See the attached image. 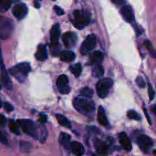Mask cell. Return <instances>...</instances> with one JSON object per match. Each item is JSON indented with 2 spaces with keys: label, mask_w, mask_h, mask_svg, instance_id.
I'll return each mask as SVG.
<instances>
[{
  "label": "cell",
  "mask_w": 156,
  "mask_h": 156,
  "mask_svg": "<svg viewBox=\"0 0 156 156\" xmlns=\"http://www.w3.org/2000/svg\"><path fill=\"white\" fill-rule=\"evenodd\" d=\"M73 106L76 111L88 117L93 115L95 110L94 102L85 97L76 98L73 101Z\"/></svg>",
  "instance_id": "obj_1"
},
{
  "label": "cell",
  "mask_w": 156,
  "mask_h": 156,
  "mask_svg": "<svg viewBox=\"0 0 156 156\" xmlns=\"http://www.w3.org/2000/svg\"><path fill=\"white\" fill-rule=\"evenodd\" d=\"M30 72V66L28 62H21L18 65L12 67L9 69V73L15 78L19 82H24L27 79L29 73Z\"/></svg>",
  "instance_id": "obj_2"
},
{
  "label": "cell",
  "mask_w": 156,
  "mask_h": 156,
  "mask_svg": "<svg viewBox=\"0 0 156 156\" xmlns=\"http://www.w3.org/2000/svg\"><path fill=\"white\" fill-rule=\"evenodd\" d=\"M91 20V14L85 10H75L73 12V18L72 19L75 27L82 30L86 27Z\"/></svg>",
  "instance_id": "obj_3"
},
{
  "label": "cell",
  "mask_w": 156,
  "mask_h": 156,
  "mask_svg": "<svg viewBox=\"0 0 156 156\" xmlns=\"http://www.w3.org/2000/svg\"><path fill=\"white\" fill-rule=\"evenodd\" d=\"M18 124L22 129L24 133L30 136L34 139L38 138V130L36 124L32 120L27 119L18 120Z\"/></svg>",
  "instance_id": "obj_4"
},
{
  "label": "cell",
  "mask_w": 156,
  "mask_h": 156,
  "mask_svg": "<svg viewBox=\"0 0 156 156\" xmlns=\"http://www.w3.org/2000/svg\"><path fill=\"white\" fill-rule=\"evenodd\" d=\"M113 85V80L108 78H105L98 82L96 85V89H97V94L99 98H105L108 96L109 93L110 88Z\"/></svg>",
  "instance_id": "obj_5"
},
{
  "label": "cell",
  "mask_w": 156,
  "mask_h": 156,
  "mask_svg": "<svg viewBox=\"0 0 156 156\" xmlns=\"http://www.w3.org/2000/svg\"><path fill=\"white\" fill-rule=\"evenodd\" d=\"M96 37L94 34H89L86 38L83 44H82L80 51L82 54L85 55L88 54L89 52L94 50V48L96 46Z\"/></svg>",
  "instance_id": "obj_6"
},
{
  "label": "cell",
  "mask_w": 156,
  "mask_h": 156,
  "mask_svg": "<svg viewBox=\"0 0 156 156\" xmlns=\"http://www.w3.org/2000/svg\"><path fill=\"white\" fill-rule=\"evenodd\" d=\"M0 70H1L0 80H1L2 84L8 90H11L12 88V84L10 79H9V74H8L7 71H6L5 66L4 63H3L2 58L1 55H0Z\"/></svg>",
  "instance_id": "obj_7"
},
{
  "label": "cell",
  "mask_w": 156,
  "mask_h": 156,
  "mask_svg": "<svg viewBox=\"0 0 156 156\" xmlns=\"http://www.w3.org/2000/svg\"><path fill=\"white\" fill-rule=\"evenodd\" d=\"M137 144L143 152H148L152 148L153 143L148 136L140 135L137 138Z\"/></svg>",
  "instance_id": "obj_8"
},
{
  "label": "cell",
  "mask_w": 156,
  "mask_h": 156,
  "mask_svg": "<svg viewBox=\"0 0 156 156\" xmlns=\"http://www.w3.org/2000/svg\"><path fill=\"white\" fill-rule=\"evenodd\" d=\"M62 42L67 48H73L77 43V35L75 32H66L62 37Z\"/></svg>",
  "instance_id": "obj_9"
},
{
  "label": "cell",
  "mask_w": 156,
  "mask_h": 156,
  "mask_svg": "<svg viewBox=\"0 0 156 156\" xmlns=\"http://www.w3.org/2000/svg\"><path fill=\"white\" fill-rule=\"evenodd\" d=\"M27 7L24 3H18L14 6L12 13L17 19L21 20L27 15Z\"/></svg>",
  "instance_id": "obj_10"
},
{
  "label": "cell",
  "mask_w": 156,
  "mask_h": 156,
  "mask_svg": "<svg viewBox=\"0 0 156 156\" xmlns=\"http://www.w3.org/2000/svg\"><path fill=\"white\" fill-rule=\"evenodd\" d=\"M12 30V22L9 20L5 19V21H2L0 24V37L7 38L11 34V31Z\"/></svg>",
  "instance_id": "obj_11"
},
{
  "label": "cell",
  "mask_w": 156,
  "mask_h": 156,
  "mask_svg": "<svg viewBox=\"0 0 156 156\" xmlns=\"http://www.w3.org/2000/svg\"><path fill=\"white\" fill-rule=\"evenodd\" d=\"M120 13H121L122 17L123 19L129 23L133 22L135 20V15H134L133 10L132 7L129 5H124L121 8L120 10Z\"/></svg>",
  "instance_id": "obj_12"
},
{
  "label": "cell",
  "mask_w": 156,
  "mask_h": 156,
  "mask_svg": "<svg viewBox=\"0 0 156 156\" xmlns=\"http://www.w3.org/2000/svg\"><path fill=\"white\" fill-rule=\"evenodd\" d=\"M119 141H120V145H121L123 149H125L127 152H129L130 150H132V143H131L129 138L127 136V135L125 133H121L119 135Z\"/></svg>",
  "instance_id": "obj_13"
},
{
  "label": "cell",
  "mask_w": 156,
  "mask_h": 156,
  "mask_svg": "<svg viewBox=\"0 0 156 156\" xmlns=\"http://www.w3.org/2000/svg\"><path fill=\"white\" fill-rule=\"evenodd\" d=\"M70 149L72 152L76 156H82L85 153V148L83 145L77 141L72 142L70 143Z\"/></svg>",
  "instance_id": "obj_14"
},
{
  "label": "cell",
  "mask_w": 156,
  "mask_h": 156,
  "mask_svg": "<svg viewBox=\"0 0 156 156\" xmlns=\"http://www.w3.org/2000/svg\"><path fill=\"white\" fill-rule=\"evenodd\" d=\"M60 37V28L59 24H55L53 25L50 31V41L51 44H57L59 38Z\"/></svg>",
  "instance_id": "obj_15"
},
{
  "label": "cell",
  "mask_w": 156,
  "mask_h": 156,
  "mask_svg": "<svg viewBox=\"0 0 156 156\" xmlns=\"http://www.w3.org/2000/svg\"><path fill=\"white\" fill-rule=\"evenodd\" d=\"M94 147L96 151L100 155H107L108 153V146L104 142L99 140H96L94 141Z\"/></svg>",
  "instance_id": "obj_16"
},
{
  "label": "cell",
  "mask_w": 156,
  "mask_h": 156,
  "mask_svg": "<svg viewBox=\"0 0 156 156\" xmlns=\"http://www.w3.org/2000/svg\"><path fill=\"white\" fill-rule=\"evenodd\" d=\"M37 59L39 61H44L47 59V51L46 46L44 44H40L37 47V50L35 54Z\"/></svg>",
  "instance_id": "obj_17"
},
{
  "label": "cell",
  "mask_w": 156,
  "mask_h": 156,
  "mask_svg": "<svg viewBox=\"0 0 156 156\" xmlns=\"http://www.w3.org/2000/svg\"><path fill=\"white\" fill-rule=\"evenodd\" d=\"M98 120L99 123L104 126H108L109 125L108 118L105 114V109L102 106H100L98 109Z\"/></svg>",
  "instance_id": "obj_18"
},
{
  "label": "cell",
  "mask_w": 156,
  "mask_h": 156,
  "mask_svg": "<svg viewBox=\"0 0 156 156\" xmlns=\"http://www.w3.org/2000/svg\"><path fill=\"white\" fill-rule=\"evenodd\" d=\"M59 142L65 149H70L71 136L66 133H61L59 137Z\"/></svg>",
  "instance_id": "obj_19"
},
{
  "label": "cell",
  "mask_w": 156,
  "mask_h": 156,
  "mask_svg": "<svg viewBox=\"0 0 156 156\" xmlns=\"http://www.w3.org/2000/svg\"><path fill=\"white\" fill-rule=\"evenodd\" d=\"M104 59V54L101 51H95L91 56V62L90 63L92 65H99L102 62Z\"/></svg>",
  "instance_id": "obj_20"
},
{
  "label": "cell",
  "mask_w": 156,
  "mask_h": 156,
  "mask_svg": "<svg viewBox=\"0 0 156 156\" xmlns=\"http://www.w3.org/2000/svg\"><path fill=\"white\" fill-rule=\"evenodd\" d=\"M59 56H60L61 60L63 61V62H69L74 60L75 58H76V54L73 51L66 50V51L61 52L60 54H59Z\"/></svg>",
  "instance_id": "obj_21"
},
{
  "label": "cell",
  "mask_w": 156,
  "mask_h": 156,
  "mask_svg": "<svg viewBox=\"0 0 156 156\" xmlns=\"http://www.w3.org/2000/svg\"><path fill=\"white\" fill-rule=\"evenodd\" d=\"M56 120H57L58 123H59L61 126H64V127L68 128V129H70V128L72 127L71 123H70V122L69 121L68 119H67L65 116L62 115V114H57L56 115Z\"/></svg>",
  "instance_id": "obj_22"
},
{
  "label": "cell",
  "mask_w": 156,
  "mask_h": 156,
  "mask_svg": "<svg viewBox=\"0 0 156 156\" xmlns=\"http://www.w3.org/2000/svg\"><path fill=\"white\" fill-rule=\"evenodd\" d=\"M69 83V79L67 76L66 75H61L58 77L57 80H56V86H57L58 89L63 88V87L67 86Z\"/></svg>",
  "instance_id": "obj_23"
},
{
  "label": "cell",
  "mask_w": 156,
  "mask_h": 156,
  "mask_svg": "<svg viewBox=\"0 0 156 156\" xmlns=\"http://www.w3.org/2000/svg\"><path fill=\"white\" fill-rule=\"evenodd\" d=\"M12 4V0H0V12H6Z\"/></svg>",
  "instance_id": "obj_24"
},
{
  "label": "cell",
  "mask_w": 156,
  "mask_h": 156,
  "mask_svg": "<svg viewBox=\"0 0 156 156\" xmlns=\"http://www.w3.org/2000/svg\"><path fill=\"white\" fill-rule=\"evenodd\" d=\"M104 73H105V70H104V68L102 66H101L100 64L99 65H95V67L93 69V76L94 77H101V76H104Z\"/></svg>",
  "instance_id": "obj_25"
},
{
  "label": "cell",
  "mask_w": 156,
  "mask_h": 156,
  "mask_svg": "<svg viewBox=\"0 0 156 156\" xmlns=\"http://www.w3.org/2000/svg\"><path fill=\"white\" fill-rule=\"evenodd\" d=\"M82 66H81L80 63L75 64L74 66H70V70H71L72 73L76 77H79V76L82 73Z\"/></svg>",
  "instance_id": "obj_26"
},
{
  "label": "cell",
  "mask_w": 156,
  "mask_h": 156,
  "mask_svg": "<svg viewBox=\"0 0 156 156\" xmlns=\"http://www.w3.org/2000/svg\"><path fill=\"white\" fill-rule=\"evenodd\" d=\"M80 94L83 97L87 98H92L94 91L91 88H88V87H85L80 90Z\"/></svg>",
  "instance_id": "obj_27"
},
{
  "label": "cell",
  "mask_w": 156,
  "mask_h": 156,
  "mask_svg": "<svg viewBox=\"0 0 156 156\" xmlns=\"http://www.w3.org/2000/svg\"><path fill=\"white\" fill-rule=\"evenodd\" d=\"M9 126L10 130L12 131L13 133L16 134V135H19L20 132H19V129H18V123L15 122L13 120H10L9 123Z\"/></svg>",
  "instance_id": "obj_28"
},
{
  "label": "cell",
  "mask_w": 156,
  "mask_h": 156,
  "mask_svg": "<svg viewBox=\"0 0 156 156\" xmlns=\"http://www.w3.org/2000/svg\"><path fill=\"white\" fill-rule=\"evenodd\" d=\"M127 117H129L131 120H141L142 117L136 111H133V110H130L127 112Z\"/></svg>",
  "instance_id": "obj_29"
},
{
  "label": "cell",
  "mask_w": 156,
  "mask_h": 156,
  "mask_svg": "<svg viewBox=\"0 0 156 156\" xmlns=\"http://www.w3.org/2000/svg\"><path fill=\"white\" fill-rule=\"evenodd\" d=\"M145 46L146 47V48L149 50V51L151 53H152V55H153V56L155 57V50H154V48H153V46H152V43L150 42V41H149V40H146V41H145Z\"/></svg>",
  "instance_id": "obj_30"
},
{
  "label": "cell",
  "mask_w": 156,
  "mask_h": 156,
  "mask_svg": "<svg viewBox=\"0 0 156 156\" xmlns=\"http://www.w3.org/2000/svg\"><path fill=\"white\" fill-rule=\"evenodd\" d=\"M148 88H149V99L150 101H152L155 98V90L152 88V85L150 83H148Z\"/></svg>",
  "instance_id": "obj_31"
},
{
  "label": "cell",
  "mask_w": 156,
  "mask_h": 156,
  "mask_svg": "<svg viewBox=\"0 0 156 156\" xmlns=\"http://www.w3.org/2000/svg\"><path fill=\"white\" fill-rule=\"evenodd\" d=\"M136 85L140 87V88H144L145 86H146V83H145L144 80L142 77L140 76H138L136 79Z\"/></svg>",
  "instance_id": "obj_32"
},
{
  "label": "cell",
  "mask_w": 156,
  "mask_h": 156,
  "mask_svg": "<svg viewBox=\"0 0 156 156\" xmlns=\"http://www.w3.org/2000/svg\"><path fill=\"white\" fill-rule=\"evenodd\" d=\"M59 92L61 93V94H69V93L70 92V91H71V88H70V87L69 86V85H67V86L63 87V88L59 89Z\"/></svg>",
  "instance_id": "obj_33"
},
{
  "label": "cell",
  "mask_w": 156,
  "mask_h": 156,
  "mask_svg": "<svg viewBox=\"0 0 156 156\" xmlns=\"http://www.w3.org/2000/svg\"><path fill=\"white\" fill-rule=\"evenodd\" d=\"M0 143H2L4 145H8V140L6 139L5 136L0 131Z\"/></svg>",
  "instance_id": "obj_34"
},
{
  "label": "cell",
  "mask_w": 156,
  "mask_h": 156,
  "mask_svg": "<svg viewBox=\"0 0 156 156\" xmlns=\"http://www.w3.org/2000/svg\"><path fill=\"white\" fill-rule=\"evenodd\" d=\"M54 11H55V12L56 13V15H64V11L62 10L60 7H59V6H57V5L54 6Z\"/></svg>",
  "instance_id": "obj_35"
},
{
  "label": "cell",
  "mask_w": 156,
  "mask_h": 156,
  "mask_svg": "<svg viewBox=\"0 0 156 156\" xmlns=\"http://www.w3.org/2000/svg\"><path fill=\"white\" fill-rule=\"evenodd\" d=\"M4 108H5V110L7 111V112H11V111H12L14 110L13 106H12V105L9 103H5Z\"/></svg>",
  "instance_id": "obj_36"
},
{
  "label": "cell",
  "mask_w": 156,
  "mask_h": 156,
  "mask_svg": "<svg viewBox=\"0 0 156 156\" xmlns=\"http://www.w3.org/2000/svg\"><path fill=\"white\" fill-rule=\"evenodd\" d=\"M5 122H6L5 117L4 115H2V114H0V126H5Z\"/></svg>",
  "instance_id": "obj_37"
},
{
  "label": "cell",
  "mask_w": 156,
  "mask_h": 156,
  "mask_svg": "<svg viewBox=\"0 0 156 156\" xmlns=\"http://www.w3.org/2000/svg\"><path fill=\"white\" fill-rule=\"evenodd\" d=\"M114 4L117 5H124L126 2V0H111Z\"/></svg>",
  "instance_id": "obj_38"
},
{
  "label": "cell",
  "mask_w": 156,
  "mask_h": 156,
  "mask_svg": "<svg viewBox=\"0 0 156 156\" xmlns=\"http://www.w3.org/2000/svg\"><path fill=\"white\" fill-rule=\"evenodd\" d=\"M47 116L45 115V114H41V115H40V122H41V123H46V121H47Z\"/></svg>",
  "instance_id": "obj_39"
},
{
  "label": "cell",
  "mask_w": 156,
  "mask_h": 156,
  "mask_svg": "<svg viewBox=\"0 0 156 156\" xmlns=\"http://www.w3.org/2000/svg\"><path fill=\"white\" fill-rule=\"evenodd\" d=\"M143 111H144V112H145V114H146V118H147V120H148V121H149V124H152V121H151V118H150V117H149V114H148V112H147V111H146V108H143Z\"/></svg>",
  "instance_id": "obj_40"
},
{
  "label": "cell",
  "mask_w": 156,
  "mask_h": 156,
  "mask_svg": "<svg viewBox=\"0 0 156 156\" xmlns=\"http://www.w3.org/2000/svg\"><path fill=\"white\" fill-rule=\"evenodd\" d=\"M34 5L36 6V8H39L40 7V5H38V3L37 2H34Z\"/></svg>",
  "instance_id": "obj_41"
},
{
  "label": "cell",
  "mask_w": 156,
  "mask_h": 156,
  "mask_svg": "<svg viewBox=\"0 0 156 156\" xmlns=\"http://www.w3.org/2000/svg\"><path fill=\"white\" fill-rule=\"evenodd\" d=\"M2 105V101H1V99H0V108H1Z\"/></svg>",
  "instance_id": "obj_42"
},
{
  "label": "cell",
  "mask_w": 156,
  "mask_h": 156,
  "mask_svg": "<svg viewBox=\"0 0 156 156\" xmlns=\"http://www.w3.org/2000/svg\"><path fill=\"white\" fill-rule=\"evenodd\" d=\"M0 89H1V86H0Z\"/></svg>",
  "instance_id": "obj_43"
}]
</instances>
